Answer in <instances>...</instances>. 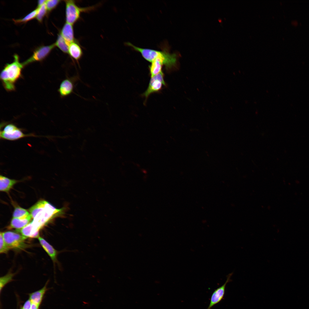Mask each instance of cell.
Wrapping results in <instances>:
<instances>
[{
  "instance_id": "cell-1",
  "label": "cell",
  "mask_w": 309,
  "mask_h": 309,
  "mask_svg": "<svg viewBox=\"0 0 309 309\" xmlns=\"http://www.w3.org/2000/svg\"><path fill=\"white\" fill-rule=\"evenodd\" d=\"M14 60L11 63L5 65L0 76L3 86L8 92L15 90L16 83L22 76V71L24 67L19 62L18 56L14 55Z\"/></svg>"
},
{
  "instance_id": "cell-2",
  "label": "cell",
  "mask_w": 309,
  "mask_h": 309,
  "mask_svg": "<svg viewBox=\"0 0 309 309\" xmlns=\"http://www.w3.org/2000/svg\"><path fill=\"white\" fill-rule=\"evenodd\" d=\"M64 209H57L48 202L41 200L38 213L30 223L33 232L39 233L40 229L52 218L62 214Z\"/></svg>"
},
{
  "instance_id": "cell-3",
  "label": "cell",
  "mask_w": 309,
  "mask_h": 309,
  "mask_svg": "<svg viewBox=\"0 0 309 309\" xmlns=\"http://www.w3.org/2000/svg\"><path fill=\"white\" fill-rule=\"evenodd\" d=\"M126 44L140 53L145 60L151 63L156 58L161 59L163 61L164 66L167 69L171 68L176 64L178 55L176 53L171 54L167 50L159 51L142 48L128 42Z\"/></svg>"
},
{
  "instance_id": "cell-4",
  "label": "cell",
  "mask_w": 309,
  "mask_h": 309,
  "mask_svg": "<svg viewBox=\"0 0 309 309\" xmlns=\"http://www.w3.org/2000/svg\"><path fill=\"white\" fill-rule=\"evenodd\" d=\"M65 5L66 22L73 25L80 19L81 14L87 12L95 9L96 6L80 7L78 6L75 1H64Z\"/></svg>"
},
{
  "instance_id": "cell-5",
  "label": "cell",
  "mask_w": 309,
  "mask_h": 309,
  "mask_svg": "<svg viewBox=\"0 0 309 309\" xmlns=\"http://www.w3.org/2000/svg\"><path fill=\"white\" fill-rule=\"evenodd\" d=\"M1 233L6 243L10 249L22 250L28 247V245L25 242L27 238L21 234L12 231Z\"/></svg>"
},
{
  "instance_id": "cell-6",
  "label": "cell",
  "mask_w": 309,
  "mask_h": 309,
  "mask_svg": "<svg viewBox=\"0 0 309 309\" xmlns=\"http://www.w3.org/2000/svg\"><path fill=\"white\" fill-rule=\"evenodd\" d=\"M29 136H37L32 134H25L15 125L9 124L5 125L2 130H0V137L3 139L15 140Z\"/></svg>"
},
{
  "instance_id": "cell-7",
  "label": "cell",
  "mask_w": 309,
  "mask_h": 309,
  "mask_svg": "<svg viewBox=\"0 0 309 309\" xmlns=\"http://www.w3.org/2000/svg\"><path fill=\"white\" fill-rule=\"evenodd\" d=\"M56 47L55 43L48 45L40 46L36 49L32 56L22 63L24 66L33 62L44 59Z\"/></svg>"
},
{
  "instance_id": "cell-8",
  "label": "cell",
  "mask_w": 309,
  "mask_h": 309,
  "mask_svg": "<svg viewBox=\"0 0 309 309\" xmlns=\"http://www.w3.org/2000/svg\"><path fill=\"white\" fill-rule=\"evenodd\" d=\"M165 85L164 79V74L162 72L151 77L148 86L146 90L143 94L146 100L151 94L159 91L163 85Z\"/></svg>"
},
{
  "instance_id": "cell-9",
  "label": "cell",
  "mask_w": 309,
  "mask_h": 309,
  "mask_svg": "<svg viewBox=\"0 0 309 309\" xmlns=\"http://www.w3.org/2000/svg\"><path fill=\"white\" fill-rule=\"evenodd\" d=\"M78 75L67 77L60 84L58 91L62 98L66 97L74 92L76 82L78 80Z\"/></svg>"
},
{
  "instance_id": "cell-10",
  "label": "cell",
  "mask_w": 309,
  "mask_h": 309,
  "mask_svg": "<svg viewBox=\"0 0 309 309\" xmlns=\"http://www.w3.org/2000/svg\"><path fill=\"white\" fill-rule=\"evenodd\" d=\"M233 274L231 273L227 276L225 283L220 287L215 290L211 295L210 303L207 309H211L214 305L219 302L223 298L227 284L231 281V278Z\"/></svg>"
},
{
  "instance_id": "cell-11",
  "label": "cell",
  "mask_w": 309,
  "mask_h": 309,
  "mask_svg": "<svg viewBox=\"0 0 309 309\" xmlns=\"http://www.w3.org/2000/svg\"><path fill=\"white\" fill-rule=\"evenodd\" d=\"M68 54L70 57L78 63L82 58L83 51L79 44L76 40L71 43L68 47Z\"/></svg>"
},
{
  "instance_id": "cell-12",
  "label": "cell",
  "mask_w": 309,
  "mask_h": 309,
  "mask_svg": "<svg viewBox=\"0 0 309 309\" xmlns=\"http://www.w3.org/2000/svg\"><path fill=\"white\" fill-rule=\"evenodd\" d=\"M60 33L68 43L75 41L73 25L66 22L63 25Z\"/></svg>"
},
{
  "instance_id": "cell-13",
  "label": "cell",
  "mask_w": 309,
  "mask_h": 309,
  "mask_svg": "<svg viewBox=\"0 0 309 309\" xmlns=\"http://www.w3.org/2000/svg\"><path fill=\"white\" fill-rule=\"evenodd\" d=\"M38 239L41 246L54 262H57L58 252L45 240L39 236Z\"/></svg>"
},
{
  "instance_id": "cell-14",
  "label": "cell",
  "mask_w": 309,
  "mask_h": 309,
  "mask_svg": "<svg viewBox=\"0 0 309 309\" xmlns=\"http://www.w3.org/2000/svg\"><path fill=\"white\" fill-rule=\"evenodd\" d=\"M47 290L46 283L41 289L30 294L29 299L32 303L40 305Z\"/></svg>"
},
{
  "instance_id": "cell-15",
  "label": "cell",
  "mask_w": 309,
  "mask_h": 309,
  "mask_svg": "<svg viewBox=\"0 0 309 309\" xmlns=\"http://www.w3.org/2000/svg\"><path fill=\"white\" fill-rule=\"evenodd\" d=\"M151 63L149 68L151 78L162 72V67L164 64L163 61L159 58L156 59Z\"/></svg>"
},
{
  "instance_id": "cell-16",
  "label": "cell",
  "mask_w": 309,
  "mask_h": 309,
  "mask_svg": "<svg viewBox=\"0 0 309 309\" xmlns=\"http://www.w3.org/2000/svg\"><path fill=\"white\" fill-rule=\"evenodd\" d=\"M17 181L9 179L1 175L0 176V191L7 192L16 183Z\"/></svg>"
},
{
  "instance_id": "cell-17",
  "label": "cell",
  "mask_w": 309,
  "mask_h": 309,
  "mask_svg": "<svg viewBox=\"0 0 309 309\" xmlns=\"http://www.w3.org/2000/svg\"><path fill=\"white\" fill-rule=\"evenodd\" d=\"M32 217L25 219H21L14 218L12 219L9 227V229L14 228L19 229L23 228L27 225L31 220Z\"/></svg>"
},
{
  "instance_id": "cell-18",
  "label": "cell",
  "mask_w": 309,
  "mask_h": 309,
  "mask_svg": "<svg viewBox=\"0 0 309 309\" xmlns=\"http://www.w3.org/2000/svg\"><path fill=\"white\" fill-rule=\"evenodd\" d=\"M56 46L57 47L63 52L68 54V47L70 44L60 33L58 35L57 40L55 43Z\"/></svg>"
},
{
  "instance_id": "cell-19",
  "label": "cell",
  "mask_w": 309,
  "mask_h": 309,
  "mask_svg": "<svg viewBox=\"0 0 309 309\" xmlns=\"http://www.w3.org/2000/svg\"><path fill=\"white\" fill-rule=\"evenodd\" d=\"M31 217V214L27 210L19 207L15 209L13 214V217L19 219H24Z\"/></svg>"
},
{
  "instance_id": "cell-20",
  "label": "cell",
  "mask_w": 309,
  "mask_h": 309,
  "mask_svg": "<svg viewBox=\"0 0 309 309\" xmlns=\"http://www.w3.org/2000/svg\"><path fill=\"white\" fill-rule=\"evenodd\" d=\"M37 13V8L33 11L23 18L18 19H13V21L16 24L25 23L36 17Z\"/></svg>"
},
{
  "instance_id": "cell-21",
  "label": "cell",
  "mask_w": 309,
  "mask_h": 309,
  "mask_svg": "<svg viewBox=\"0 0 309 309\" xmlns=\"http://www.w3.org/2000/svg\"><path fill=\"white\" fill-rule=\"evenodd\" d=\"M37 13L36 17L37 20L39 22H41L43 19L46 14L47 10L45 4V3L41 6L38 7Z\"/></svg>"
},
{
  "instance_id": "cell-22",
  "label": "cell",
  "mask_w": 309,
  "mask_h": 309,
  "mask_svg": "<svg viewBox=\"0 0 309 309\" xmlns=\"http://www.w3.org/2000/svg\"><path fill=\"white\" fill-rule=\"evenodd\" d=\"M14 275L13 274L9 273L0 278V289L1 292L4 286L12 280Z\"/></svg>"
},
{
  "instance_id": "cell-23",
  "label": "cell",
  "mask_w": 309,
  "mask_h": 309,
  "mask_svg": "<svg viewBox=\"0 0 309 309\" xmlns=\"http://www.w3.org/2000/svg\"><path fill=\"white\" fill-rule=\"evenodd\" d=\"M61 0H46L45 4L48 12H50L55 9L60 3Z\"/></svg>"
},
{
  "instance_id": "cell-24",
  "label": "cell",
  "mask_w": 309,
  "mask_h": 309,
  "mask_svg": "<svg viewBox=\"0 0 309 309\" xmlns=\"http://www.w3.org/2000/svg\"><path fill=\"white\" fill-rule=\"evenodd\" d=\"M10 249L6 243L1 232L0 233V253H6Z\"/></svg>"
},
{
  "instance_id": "cell-25",
  "label": "cell",
  "mask_w": 309,
  "mask_h": 309,
  "mask_svg": "<svg viewBox=\"0 0 309 309\" xmlns=\"http://www.w3.org/2000/svg\"><path fill=\"white\" fill-rule=\"evenodd\" d=\"M32 304L31 301L29 299L25 302L21 309H31Z\"/></svg>"
},
{
  "instance_id": "cell-26",
  "label": "cell",
  "mask_w": 309,
  "mask_h": 309,
  "mask_svg": "<svg viewBox=\"0 0 309 309\" xmlns=\"http://www.w3.org/2000/svg\"><path fill=\"white\" fill-rule=\"evenodd\" d=\"M46 0H40L38 1V7H39L44 4L46 2Z\"/></svg>"
},
{
  "instance_id": "cell-27",
  "label": "cell",
  "mask_w": 309,
  "mask_h": 309,
  "mask_svg": "<svg viewBox=\"0 0 309 309\" xmlns=\"http://www.w3.org/2000/svg\"><path fill=\"white\" fill-rule=\"evenodd\" d=\"M39 305L32 303V304L31 309H39Z\"/></svg>"
}]
</instances>
